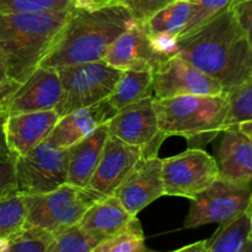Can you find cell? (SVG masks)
I'll use <instances>...</instances> for the list:
<instances>
[{
	"label": "cell",
	"mask_w": 252,
	"mask_h": 252,
	"mask_svg": "<svg viewBox=\"0 0 252 252\" xmlns=\"http://www.w3.org/2000/svg\"><path fill=\"white\" fill-rule=\"evenodd\" d=\"M238 128L241 130V132L244 133V134L246 135V137L250 138V139L252 140V121H251V122L241 123V125L239 126Z\"/></svg>",
	"instance_id": "38"
},
{
	"label": "cell",
	"mask_w": 252,
	"mask_h": 252,
	"mask_svg": "<svg viewBox=\"0 0 252 252\" xmlns=\"http://www.w3.org/2000/svg\"><path fill=\"white\" fill-rule=\"evenodd\" d=\"M91 252H94V251H91Z\"/></svg>",
	"instance_id": "44"
},
{
	"label": "cell",
	"mask_w": 252,
	"mask_h": 252,
	"mask_svg": "<svg viewBox=\"0 0 252 252\" xmlns=\"http://www.w3.org/2000/svg\"><path fill=\"white\" fill-rule=\"evenodd\" d=\"M192 0H174L160 9L147 21L140 22L148 34L170 33L179 38L180 32L186 26L191 15Z\"/></svg>",
	"instance_id": "23"
},
{
	"label": "cell",
	"mask_w": 252,
	"mask_h": 252,
	"mask_svg": "<svg viewBox=\"0 0 252 252\" xmlns=\"http://www.w3.org/2000/svg\"><path fill=\"white\" fill-rule=\"evenodd\" d=\"M149 37L153 48L162 59L171 58L179 54V38L175 34L159 33L152 36L149 34Z\"/></svg>",
	"instance_id": "33"
},
{
	"label": "cell",
	"mask_w": 252,
	"mask_h": 252,
	"mask_svg": "<svg viewBox=\"0 0 252 252\" xmlns=\"http://www.w3.org/2000/svg\"><path fill=\"white\" fill-rule=\"evenodd\" d=\"M153 96L152 71L125 70L121 74L112 94L108 96V102L116 111L123 110L127 106Z\"/></svg>",
	"instance_id": "21"
},
{
	"label": "cell",
	"mask_w": 252,
	"mask_h": 252,
	"mask_svg": "<svg viewBox=\"0 0 252 252\" xmlns=\"http://www.w3.org/2000/svg\"><path fill=\"white\" fill-rule=\"evenodd\" d=\"M113 196L117 197L128 213L135 217L145 207L165 196L161 159L157 155L142 158L113 192Z\"/></svg>",
	"instance_id": "13"
},
{
	"label": "cell",
	"mask_w": 252,
	"mask_h": 252,
	"mask_svg": "<svg viewBox=\"0 0 252 252\" xmlns=\"http://www.w3.org/2000/svg\"><path fill=\"white\" fill-rule=\"evenodd\" d=\"M70 11L0 12V57L7 71L9 95L24 83L47 56L65 26ZM0 97V98H2Z\"/></svg>",
	"instance_id": "2"
},
{
	"label": "cell",
	"mask_w": 252,
	"mask_h": 252,
	"mask_svg": "<svg viewBox=\"0 0 252 252\" xmlns=\"http://www.w3.org/2000/svg\"><path fill=\"white\" fill-rule=\"evenodd\" d=\"M233 1L234 0H192L191 15L186 26L180 32L179 38L189 36L201 29L217 15L230 7Z\"/></svg>",
	"instance_id": "27"
},
{
	"label": "cell",
	"mask_w": 252,
	"mask_h": 252,
	"mask_svg": "<svg viewBox=\"0 0 252 252\" xmlns=\"http://www.w3.org/2000/svg\"><path fill=\"white\" fill-rule=\"evenodd\" d=\"M135 22L125 5L96 11L73 9L56 43L38 66L59 69L102 61L112 42Z\"/></svg>",
	"instance_id": "3"
},
{
	"label": "cell",
	"mask_w": 252,
	"mask_h": 252,
	"mask_svg": "<svg viewBox=\"0 0 252 252\" xmlns=\"http://www.w3.org/2000/svg\"><path fill=\"white\" fill-rule=\"evenodd\" d=\"M17 191L25 196L43 194L66 184L68 149L39 143L26 155L15 157Z\"/></svg>",
	"instance_id": "7"
},
{
	"label": "cell",
	"mask_w": 252,
	"mask_h": 252,
	"mask_svg": "<svg viewBox=\"0 0 252 252\" xmlns=\"http://www.w3.org/2000/svg\"><path fill=\"white\" fill-rule=\"evenodd\" d=\"M100 243L76 224L56 234L47 252H91Z\"/></svg>",
	"instance_id": "26"
},
{
	"label": "cell",
	"mask_w": 252,
	"mask_h": 252,
	"mask_svg": "<svg viewBox=\"0 0 252 252\" xmlns=\"http://www.w3.org/2000/svg\"><path fill=\"white\" fill-rule=\"evenodd\" d=\"M108 137V126H100L91 134L68 148L66 184L86 187L95 172L101 153Z\"/></svg>",
	"instance_id": "20"
},
{
	"label": "cell",
	"mask_w": 252,
	"mask_h": 252,
	"mask_svg": "<svg viewBox=\"0 0 252 252\" xmlns=\"http://www.w3.org/2000/svg\"><path fill=\"white\" fill-rule=\"evenodd\" d=\"M240 252H252V244L250 243V240H249L248 245L245 246V249H244V250L240 251Z\"/></svg>",
	"instance_id": "41"
},
{
	"label": "cell",
	"mask_w": 252,
	"mask_h": 252,
	"mask_svg": "<svg viewBox=\"0 0 252 252\" xmlns=\"http://www.w3.org/2000/svg\"><path fill=\"white\" fill-rule=\"evenodd\" d=\"M249 240H250V243L252 244V230H251V233H250V235H249Z\"/></svg>",
	"instance_id": "43"
},
{
	"label": "cell",
	"mask_w": 252,
	"mask_h": 252,
	"mask_svg": "<svg viewBox=\"0 0 252 252\" xmlns=\"http://www.w3.org/2000/svg\"><path fill=\"white\" fill-rule=\"evenodd\" d=\"M130 1H132V0H121V2H122V5H125V6H127V5L129 4Z\"/></svg>",
	"instance_id": "42"
},
{
	"label": "cell",
	"mask_w": 252,
	"mask_h": 252,
	"mask_svg": "<svg viewBox=\"0 0 252 252\" xmlns=\"http://www.w3.org/2000/svg\"><path fill=\"white\" fill-rule=\"evenodd\" d=\"M159 129L165 137H184L189 143L206 144L224 130L228 98L217 96L186 95L154 98Z\"/></svg>",
	"instance_id": "4"
},
{
	"label": "cell",
	"mask_w": 252,
	"mask_h": 252,
	"mask_svg": "<svg viewBox=\"0 0 252 252\" xmlns=\"http://www.w3.org/2000/svg\"><path fill=\"white\" fill-rule=\"evenodd\" d=\"M116 5H122L121 0H74V9L85 11H96Z\"/></svg>",
	"instance_id": "34"
},
{
	"label": "cell",
	"mask_w": 252,
	"mask_h": 252,
	"mask_svg": "<svg viewBox=\"0 0 252 252\" xmlns=\"http://www.w3.org/2000/svg\"><path fill=\"white\" fill-rule=\"evenodd\" d=\"M165 196L193 199L218 179L216 158L198 148L161 159Z\"/></svg>",
	"instance_id": "9"
},
{
	"label": "cell",
	"mask_w": 252,
	"mask_h": 252,
	"mask_svg": "<svg viewBox=\"0 0 252 252\" xmlns=\"http://www.w3.org/2000/svg\"><path fill=\"white\" fill-rule=\"evenodd\" d=\"M172 0H132L127 7L137 22H144Z\"/></svg>",
	"instance_id": "31"
},
{
	"label": "cell",
	"mask_w": 252,
	"mask_h": 252,
	"mask_svg": "<svg viewBox=\"0 0 252 252\" xmlns=\"http://www.w3.org/2000/svg\"><path fill=\"white\" fill-rule=\"evenodd\" d=\"M102 61L122 71L138 70L153 73L165 59L154 51L149 34L143 24L135 22L112 42Z\"/></svg>",
	"instance_id": "15"
},
{
	"label": "cell",
	"mask_w": 252,
	"mask_h": 252,
	"mask_svg": "<svg viewBox=\"0 0 252 252\" xmlns=\"http://www.w3.org/2000/svg\"><path fill=\"white\" fill-rule=\"evenodd\" d=\"M54 235L39 229L24 228L11 238L6 252H47Z\"/></svg>",
	"instance_id": "29"
},
{
	"label": "cell",
	"mask_w": 252,
	"mask_h": 252,
	"mask_svg": "<svg viewBox=\"0 0 252 252\" xmlns=\"http://www.w3.org/2000/svg\"><path fill=\"white\" fill-rule=\"evenodd\" d=\"M252 224L248 213L228 223L219 224L218 230L207 240L206 252H240L249 243Z\"/></svg>",
	"instance_id": "22"
},
{
	"label": "cell",
	"mask_w": 252,
	"mask_h": 252,
	"mask_svg": "<svg viewBox=\"0 0 252 252\" xmlns=\"http://www.w3.org/2000/svg\"><path fill=\"white\" fill-rule=\"evenodd\" d=\"M142 158L139 147L127 144L108 134L95 172L86 187L102 197L112 196Z\"/></svg>",
	"instance_id": "14"
},
{
	"label": "cell",
	"mask_w": 252,
	"mask_h": 252,
	"mask_svg": "<svg viewBox=\"0 0 252 252\" xmlns=\"http://www.w3.org/2000/svg\"><path fill=\"white\" fill-rule=\"evenodd\" d=\"M225 94L228 98V112L224 122V130L228 128L239 127L241 123L251 122L252 78Z\"/></svg>",
	"instance_id": "24"
},
{
	"label": "cell",
	"mask_w": 252,
	"mask_h": 252,
	"mask_svg": "<svg viewBox=\"0 0 252 252\" xmlns=\"http://www.w3.org/2000/svg\"><path fill=\"white\" fill-rule=\"evenodd\" d=\"M101 198L103 197L100 193L89 187L68 184L48 193L25 196V228L39 229L56 235L76 225L85 212Z\"/></svg>",
	"instance_id": "5"
},
{
	"label": "cell",
	"mask_w": 252,
	"mask_h": 252,
	"mask_svg": "<svg viewBox=\"0 0 252 252\" xmlns=\"http://www.w3.org/2000/svg\"><path fill=\"white\" fill-rule=\"evenodd\" d=\"M135 219L137 217L128 213L117 197L112 194L95 202L81 217L78 225L102 243L126 230Z\"/></svg>",
	"instance_id": "19"
},
{
	"label": "cell",
	"mask_w": 252,
	"mask_h": 252,
	"mask_svg": "<svg viewBox=\"0 0 252 252\" xmlns=\"http://www.w3.org/2000/svg\"><path fill=\"white\" fill-rule=\"evenodd\" d=\"M108 134L139 147L143 158L155 157L165 135L160 132L154 96L118 111L107 122Z\"/></svg>",
	"instance_id": "11"
},
{
	"label": "cell",
	"mask_w": 252,
	"mask_h": 252,
	"mask_svg": "<svg viewBox=\"0 0 252 252\" xmlns=\"http://www.w3.org/2000/svg\"><path fill=\"white\" fill-rule=\"evenodd\" d=\"M94 252H154L145 245L144 234L138 218L126 230L98 244Z\"/></svg>",
	"instance_id": "25"
},
{
	"label": "cell",
	"mask_w": 252,
	"mask_h": 252,
	"mask_svg": "<svg viewBox=\"0 0 252 252\" xmlns=\"http://www.w3.org/2000/svg\"><path fill=\"white\" fill-rule=\"evenodd\" d=\"M207 251V240L197 241V243L189 244V245L184 246L181 249L171 251V252H206Z\"/></svg>",
	"instance_id": "35"
},
{
	"label": "cell",
	"mask_w": 252,
	"mask_h": 252,
	"mask_svg": "<svg viewBox=\"0 0 252 252\" xmlns=\"http://www.w3.org/2000/svg\"><path fill=\"white\" fill-rule=\"evenodd\" d=\"M153 96L160 98L176 96H217L225 94L218 80L192 65L177 54L165 59L153 71Z\"/></svg>",
	"instance_id": "10"
},
{
	"label": "cell",
	"mask_w": 252,
	"mask_h": 252,
	"mask_svg": "<svg viewBox=\"0 0 252 252\" xmlns=\"http://www.w3.org/2000/svg\"><path fill=\"white\" fill-rule=\"evenodd\" d=\"M230 9L252 47V0H234Z\"/></svg>",
	"instance_id": "32"
},
{
	"label": "cell",
	"mask_w": 252,
	"mask_h": 252,
	"mask_svg": "<svg viewBox=\"0 0 252 252\" xmlns=\"http://www.w3.org/2000/svg\"><path fill=\"white\" fill-rule=\"evenodd\" d=\"M252 199V186L217 179L204 191L191 199L185 229L207 224H224L245 213Z\"/></svg>",
	"instance_id": "8"
},
{
	"label": "cell",
	"mask_w": 252,
	"mask_h": 252,
	"mask_svg": "<svg viewBox=\"0 0 252 252\" xmlns=\"http://www.w3.org/2000/svg\"><path fill=\"white\" fill-rule=\"evenodd\" d=\"M15 192H19L15 172V157L10 154L0 159V199Z\"/></svg>",
	"instance_id": "30"
},
{
	"label": "cell",
	"mask_w": 252,
	"mask_h": 252,
	"mask_svg": "<svg viewBox=\"0 0 252 252\" xmlns=\"http://www.w3.org/2000/svg\"><path fill=\"white\" fill-rule=\"evenodd\" d=\"M223 133L216 158L218 179L252 186V140L238 127Z\"/></svg>",
	"instance_id": "18"
},
{
	"label": "cell",
	"mask_w": 252,
	"mask_h": 252,
	"mask_svg": "<svg viewBox=\"0 0 252 252\" xmlns=\"http://www.w3.org/2000/svg\"><path fill=\"white\" fill-rule=\"evenodd\" d=\"M12 238V236H11ZM11 238H0V252H6L9 249Z\"/></svg>",
	"instance_id": "39"
},
{
	"label": "cell",
	"mask_w": 252,
	"mask_h": 252,
	"mask_svg": "<svg viewBox=\"0 0 252 252\" xmlns=\"http://www.w3.org/2000/svg\"><path fill=\"white\" fill-rule=\"evenodd\" d=\"M62 86L56 69L38 66L12 93L0 98V115L54 110L61 100Z\"/></svg>",
	"instance_id": "12"
},
{
	"label": "cell",
	"mask_w": 252,
	"mask_h": 252,
	"mask_svg": "<svg viewBox=\"0 0 252 252\" xmlns=\"http://www.w3.org/2000/svg\"><path fill=\"white\" fill-rule=\"evenodd\" d=\"M74 9V0H0V12H59Z\"/></svg>",
	"instance_id": "28"
},
{
	"label": "cell",
	"mask_w": 252,
	"mask_h": 252,
	"mask_svg": "<svg viewBox=\"0 0 252 252\" xmlns=\"http://www.w3.org/2000/svg\"><path fill=\"white\" fill-rule=\"evenodd\" d=\"M7 84H9V80H7V71L6 66H5L4 61L0 57V97H2L6 91Z\"/></svg>",
	"instance_id": "37"
},
{
	"label": "cell",
	"mask_w": 252,
	"mask_h": 252,
	"mask_svg": "<svg viewBox=\"0 0 252 252\" xmlns=\"http://www.w3.org/2000/svg\"><path fill=\"white\" fill-rule=\"evenodd\" d=\"M179 56L218 80L225 93L252 78V47L230 7L179 38Z\"/></svg>",
	"instance_id": "1"
},
{
	"label": "cell",
	"mask_w": 252,
	"mask_h": 252,
	"mask_svg": "<svg viewBox=\"0 0 252 252\" xmlns=\"http://www.w3.org/2000/svg\"><path fill=\"white\" fill-rule=\"evenodd\" d=\"M61 116L56 110L20 113L4 117V133L10 154L22 157L43 142Z\"/></svg>",
	"instance_id": "16"
},
{
	"label": "cell",
	"mask_w": 252,
	"mask_h": 252,
	"mask_svg": "<svg viewBox=\"0 0 252 252\" xmlns=\"http://www.w3.org/2000/svg\"><path fill=\"white\" fill-rule=\"evenodd\" d=\"M246 213H248V216L250 217V220H251V224H252V199H251L250 204H249V208H248V211H246Z\"/></svg>",
	"instance_id": "40"
},
{
	"label": "cell",
	"mask_w": 252,
	"mask_h": 252,
	"mask_svg": "<svg viewBox=\"0 0 252 252\" xmlns=\"http://www.w3.org/2000/svg\"><path fill=\"white\" fill-rule=\"evenodd\" d=\"M10 155L9 148L6 145V140H5V133H4V116L0 115V159Z\"/></svg>",
	"instance_id": "36"
},
{
	"label": "cell",
	"mask_w": 252,
	"mask_h": 252,
	"mask_svg": "<svg viewBox=\"0 0 252 252\" xmlns=\"http://www.w3.org/2000/svg\"><path fill=\"white\" fill-rule=\"evenodd\" d=\"M116 113L117 111L111 106L107 98L89 107L79 108L62 116L43 142L53 147L68 149L91 134L96 128L106 125Z\"/></svg>",
	"instance_id": "17"
},
{
	"label": "cell",
	"mask_w": 252,
	"mask_h": 252,
	"mask_svg": "<svg viewBox=\"0 0 252 252\" xmlns=\"http://www.w3.org/2000/svg\"><path fill=\"white\" fill-rule=\"evenodd\" d=\"M62 86L61 100L54 110L64 116L108 98L122 70L103 61L56 69Z\"/></svg>",
	"instance_id": "6"
},
{
	"label": "cell",
	"mask_w": 252,
	"mask_h": 252,
	"mask_svg": "<svg viewBox=\"0 0 252 252\" xmlns=\"http://www.w3.org/2000/svg\"><path fill=\"white\" fill-rule=\"evenodd\" d=\"M172 1H174V0H172Z\"/></svg>",
	"instance_id": "45"
}]
</instances>
